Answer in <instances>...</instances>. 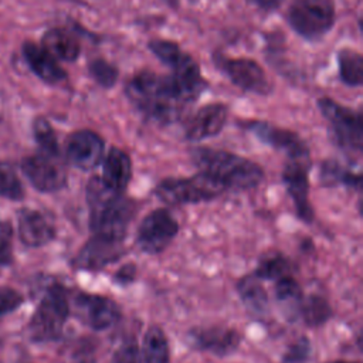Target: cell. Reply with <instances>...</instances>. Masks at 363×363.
<instances>
[{"mask_svg": "<svg viewBox=\"0 0 363 363\" xmlns=\"http://www.w3.org/2000/svg\"><path fill=\"white\" fill-rule=\"evenodd\" d=\"M43 47L54 57L62 61H75L81 47L78 40L64 28H51L43 35Z\"/></svg>", "mask_w": 363, "mask_h": 363, "instance_id": "cell-23", "label": "cell"}, {"mask_svg": "<svg viewBox=\"0 0 363 363\" xmlns=\"http://www.w3.org/2000/svg\"><path fill=\"white\" fill-rule=\"evenodd\" d=\"M227 122V106L224 104H208L200 108L186 126V138L200 142L221 132Z\"/></svg>", "mask_w": 363, "mask_h": 363, "instance_id": "cell-18", "label": "cell"}, {"mask_svg": "<svg viewBox=\"0 0 363 363\" xmlns=\"http://www.w3.org/2000/svg\"><path fill=\"white\" fill-rule=\"evenodd\" d=\"M147 45L163 64L172 68V75L174 78L201 94L206 82L200 74L197 62L190 54L184 52L176 43L167 40H152Z\"/></svg>", "mask_w": 363, "mask_h": 363, "instance_id": "cell-9", "label": "cell"}, {"mask_svg": "<svg viewBox=\"0 0 363 363\" xmlns=\"http://www.w3.org/2000/svg\"><path fill=\"white\" fill-rule=\"evenodd\" d=\"M259 281L261 279L255 275H247L238 281L237 292L251 315L264 318L269 311V301L268 294Z\"/></svg>", "mask_w": 363, "mask_h": 363, "instance_id": "cell-22", "label": "cell"}, {"mask_svg": "<svg viewBox=\"0 0 363 363\" xmlns=\"http://www.w3.org/2000/svg\"><path fill=\"white\" fill-rule=\"evenodd\" d=\"M286 18L301 37L318 40L333 27L335 3L333 0H292Z\"/></svg>", "mask_w": 363, "mask_h": 363, "instance_id": "cell-6", "label": "cell"}, {"mask_svg": "<svg viewBox=\"0 0 363 363\" xmlns=\"http://www.w3.org/2000/svg\"><path fill=\"white\" fill-rule=\"evenodd\" d=\"M123 252V241L92 234V237L78 251L74 264L81 269L98 271L118 261Z\"/></svg>", "mask_w": 363, "mask_h": 363, "instance_id": "cell-15", "label": "cell"}, {"mask_svg": "<svg viewBox=\"0 0 363 363\" xmlns=\"http://www.w3.org/2000/svg\"><path fill=\"white\" fill-rule=\"evenodd\" d=\"M33 132L43 153H47L50 156H60L55 132L47 119L37 118L33 125Z\"/></svg>", "mask_w": 363, "mask_h": 363, "instance_id": "cell-30", "label": "cell"}, {"mask_svg": "<svg viewBox=\"0 0 363 363\" xmlns=\"http://www.w3.org/2000/svg\"><path fill=\"white\" fill-rule=\"evenodd\" d=\"M104 139L89 129L71 133L65 143L67 160L77 169L92 170L104 159Z\"/></svg>", "mask_w": 363, "mask_h": 363, "instance_id": "cell-13", "label": "cell"}, {"mask_svg": "<svg viewBox=\"0 0 363 363\" xmlns=\"http://www.w3.org/2000/svg\"><path fill=\"white\" fill-rule=\"evenodd\" d=\"M330 363H357V362H343V360H337V362H330Z\"/></svg>", "mask_w": 363, "mask_h": 363, "instance_id": "cell-40", "label": "cell"}, {"mask_svg": "<svg viewBox=\"0 0 363 363\" xmlns=\"http://www.w3.org/2000/svg\"><path fill=\"white\" fill-rule=\"evenodd\" d=\"M74 305L78 318L94 330H105L122 316L119 305L102 295L79 292L74 298Z\"/></svg>", "mask_w": 363, "mask_h": 363, "instance_id": "cell-12", "label": "cell"}, {"mask_svg": "<svg viewBox=\"0 0 363 363\" xmlns=\"http://www.w3.org/2000/svg\"><path fill=\"white\" fill-rule=\"evenodd\" d=\"M199 170L220 182L227 190H248L264 179L262 169L252 160L225 150L199 147L191 153Z\"/></svg>", "mask_w": 363, "mask_h": 363, "instance_id": "cell-3", "label": "cell"}, {"mask_svg": "<svg viewBox=\"0 0 363 363\" xmlns=\"http://www.w3.org/2000/svg\"><path fill=\"white\" fill-rule=\"evenodd\" d=\"M292 264L281 252H269L261 257L254 275L259 279H279L291 275Z\"/></svg>", "mask_w": 363, "mask_h": 363, "instance_id": "cell-28", "label": "cell"}, {"mask_svg": "<svg viewBox=\"0 0 363 363\" xmlns=\"http://www.w3.org/2000/svg\"><path fill=\"white\" fill-rule=\"evenodd\" d=\"M225 190L220 182L200 172L193 177L164 179L156 186L155 193L167 204H193L214 200Z\"/></svg>", "mask_w": 363, "mask_h": 363, "instance_id": "cell-5", "label": "cell"}, {"mask_svg": "<svg viewBox=\"0 0 363 363\" xmlns=\"http://www.w3.org/2000/svg\"><path fill=\"white\" fill-rule=\"evenodd\" d=\"M113 363H142V354L135 340L123 342L113 354Z\"/></svg>", "mask_w": 363, "mask_h": 363, "instance_id": "cell-35", "label": "cell"}, {"mask_svg": "<svg viewBox=\"0 0 363 363\" xmlns=\"http://www.w3.org/2000/svg\"><path fill=\"white\" fill-rule=\"evenodd\" d=\"M143 363H170V350L166 333L160 326L152 325L143 335Z\"/></svg>", "mask_w": 363, "mask_h": 363, "instance_id": "cell-25", "label": "cell"}, {"mask_svg": "<svg viewBox=\"0 0 363 363\" xmlns=\"http://www.w3.org/2000/svg\"><path fill=\"white\" fill-rule=\"evenodd\" d=\"M309 162L288 160L282 172V180L291 196L298 217L305 223H312L313 210L309 201Z\"/></svg>", "mask_w": 363, "mask_h": 363, "instance_id": "cell-17", "label": "cell"}, {"mask_svg": "<svg viewBox=\"0 0 363 363\" xmlns=\"http://www.w3.org/2000/svg\"><path fill=\"white\" fill-rule=\"evenodd\" d=\"M191 347L224 357L234 353L241 343V333L227 326H200L189 332Z\"/></svg>", "mask_w": 363, "mask_h": 363, "instance_id": "cell-14", "label": "cell"}, {"mask_svg": "<svg viewBox=\"0 0 363 363\" xmlns=\"http://www.w3.org/2000/svg\"><path fill=\"white\" fill-rule=\"evenodd\" d=\"M89 227L92 234L123 241L129 224L136 214V203L125 193L115 191L101 176H94L86 184Z\"/></svg>", "mask_w": 363, "mask_h": 363, "instance_id": "cell-2", "label": "cell"}, {"mask_svg": "<svg viewBox=\"0 0 363 363\" xmlns=\"http://www.w3.org/2000/svg\"><path fill=\"white\" fill-rule=\"evenodd\" d=\"M214 62L225 72L231 82L244 91L258 95L271 92L272 85L259 64L250 58H225L217 57Z\"/></svg>", "mask_w": 363, "mask_h": 363, "instance_id": "cell-11", "label": "cell"}, {"mask_svg": "<svg viewBox=\"0 0 363 363\" xmlns=\"http://www.w3.org/2000/svg\"><path fill=\"white\" fill-rule=\"evenodd\" d=\"M89 74L104 88H111L118 79V69L104 58H95L89 62Z\"/></svg>", "mask_w": 363, "mask_h": 363, "instance_id": "cell-32", "label": "cell"}, {"mask_svg": "<svg viewBox=\"0 0 363 363\" xmlns=\"http://www.w3.org/2000/svg\"><path fill=\"white\" fill-rule=\"evenodd\" d=\"M23 302V296L11 288H0V318L17 309Z\"/></svg>", "mask_w": 363, "mask_h": 363, "instance_id": "cell-36", "label": "cell"}, {"mask_svg": "<svg viewBox=\"0 0 363 363\" xmlns=\"http://www.w3.org/2000/svg\"><path fill=\"white\" fill-rule=\"evenodd\" d=\"M23 55L33 72L48 84H57L65 79V71L58 65L55 58L43 47L31 41L23 44Z\"/></svg>", "mask_w": 363, "mask_h": 363, "instance_id": "cell-20", "label": "cell"}, {"mask_svg": "<svg viewBox=\"0 0 363 363\" xmlns=\"http://www.w3.org/2000/svg\"><path fill=\"white\" fill-rule=\"evenodd\" d=\"M126 96L149 121L160 125L173 123L186 112L200 92L184 85L173 75L142 71L126 85Z\"/></svg>", "mask_w": 363, "mask_h": 363, "instance_id": "cell-1", "label": "cell"}, {"mask_svg": "<svg viewBox=\"0 0 363 363\" xmlns=\"http://www.w3.org/2000/svg\"><path fill=\"white\" fill-rule=\"evenodd\" d=\"M169 6H173V7H176L177 6V0H164Z\"/></svg>", "mask_w": 363, "mask_h": 363, "instance_id": "cell-39", "label": "cell"}, {"mask_svg": "<svg viewBox=\"0 0 363 363\" xmlns=\"http://www.w3.org/2000/svg\"><path fill=\"white\" fill-rule=\"evenodd\" d=\"M101 179L115 191L125 193L132 179V160L129 155L119 147H111L104 160Z\"/></svg>", "mask_w": 363, "mask_h": 363, "instance_id": "cell-21", "label": "cell"}, {"mask_svg": "<svg viewBox=\"0 0 363 363\" xmlns=\"http://www.w3.org/2000/svg\"><path fill=\"white\" fill-rule=\"evenodd\" d=\"M252 4H255L258 9L265 10V11H271L278 9L284 0H250Z\"/></svg>", "mask_w": 363, "mask_h": 363, "instance_id": "cell-38", "label": "cell"}, {"mask_svg": "<svg viewBox=\"0 0 363 363\" xmlns=\"http://www.w3.org/2000/svg\"><path fill=\"white\" fill-rule=\"evenodd\" d=\"M23 196L24 189L14 169L7 163H0V197L20 200Z\"/></svg>", "mask_w": 363, "mask_h": 363, "instance_id": "cell-31", "label": "cell"}, {"mask_svg": "<svg viewBox=\"0 0 363 363\" xmlns=\"http://www.w3.org/2000/svg\"><path fill=\"white\" fill-rule=\"evenodd\" d=\"M21 169L30 183L40 191L51 193L62 189L67 183V173L58 156L37 153L23 159Z\"/></svg>", "mask_w": 363, "mask_h": 363, "instance_id": "cell-10", "label": "cell"}, {"mask_svg": "<svg viewBox=\"0 0 363 363\" xmlns=\"http://www.w3.org/2000/svg\"><path fill=\"white\" fill-rule=\"evenodd\" d=\"M69 315V302L61 285H51L43 295L28 322V335L35 342H51L61 336Z\"/></svg>", "mask_w": 363, "mask_h": 363, "instance_id": "cell-4", "label": "cell"}, {"mask_svg": "<svg viewBox=\"0 0 363 363\" xmlns=\"http://www.w3.org/2000/svg\"><path fill=\"white\" fill-rule=\"evenodd\" d=\"M309 340L306 337L296 339L285 352L282 363H305L309 357Z\"/></svg>", "mask_w": 363, "mask_h": 363, "instance_id": "cell-33", "label": "cell"}, {"mask_svg": "<svg viewBox=\"0 0 363 363\" xmlns=\"http://www.w3.org/2000/svg\"><path fill=\"white\" fill-rule=\"evenodd\" d=\"M248 129L264 143L282 150L288 160L309 162V150L305 142L294 132L277 128L267 122H250Z\"/></svg>", "mask_w": 363, "mask_h": 363, "instance_id": "cell-16", "label": "cell"}, {"mask_svg": "<svg viewBox=\"0 0 363 363\" xmlns=\"http://www.w3.org/2000/svg\"><path fill=\"white\" fill-rule=\"evenodd\" d=\"M337 62H339V75L345 84L350 86L362 85L363 57L360 52L350 48H343L337 54Z\"/></svg>", "mask_w": 363, "mask_h": 363, "instance_id": "cell-26", "label": "cell"}, {"mask_svg": "<svg viewBox=\"0 0 363 363\" xmlns=\"http://www.w3.org/2000/svg\"><path fill=\"white\" fill-rule=\"evenodd\" d=\"M13 258V227L9 221H0V264L7 265Z\"/></svg>", "mask_w": 363, "mask_h": 363, "instance_id": "cell-34", "label": "cell"}, {"mask_svg": "<svg viewBox=\"0 0 363 363\" xmlns=\"http://www.w3.org/2000/svg\"><path fill=\"white\" fill-rule=\"evenodd\" d=\"M179 233V223L166 208L150 211L139 224L136 234L138 247L146 254L163 252Z\"/></svg>", "mask_w": 363, "mask_h": 363, "instance_id": "cell-8", "label": "cell"}, {"mask_svg": "<svg viewBox=\"0 0 363 363\" xmlns=\"http://www.w3.org/2000/svg\"><path fill=\"white\" fill-rule=\"evenodd\" d=\"M318 106L330 125L332 133L340 147L360 153L363 146L362 115L339 105L330 98H320Z\"/></svg>", "mask_w": 363, "mask_h": 363, "instance_id": "cell-7", "label": "cell"}, {"mask_svg": "<svg viewBox=\"0 0 363 363\" xmlns=\"http://www.w3.org/2000/svg\"><path fill=\"white\" fill-rule=\"evenodd\" d=\"M136 278V265L135 264H125L122 265L113 275V281L121 285V286H126L129 284H132Z\"/></svg>", "mask_w": 363, "mask_h": 363, "instance_id": "cell-37", "label": "cell"}, {"mask_svg": "<svg viewBox=\"0 0 363 363\" xmlns=\"http://www.w3.org/2000/svg\"><path fill=\"white\" fill-rule=\"evenodd\" d=\"M330 316V305L323 296L316 294L308 295L306 298L303 296L299 318H302L308 326H320L326 323Z\"/></svg>", "mask_w": 363, "mask_h": 363, "instance_id": "cell-27", "label": "cell"}, {"mask_svg": "<svg viewBox=\"0 0 363 363\" xmlns=\"http://www.w3.org/2000/svg\"><path fill=\"white\" fill-rule=\"evenodd\" d=\"M18 237L28 247H41L54 240L55 227L44 213L23 208L18 213Z\"/></svg>", "mask_w": 363, "mask_h": 363, "instance_id": "cell-19", "label": "cell"}, {"mask_svg": "<svg viewBox=\"0 0 363 363\" xmlns=\"http://www.w3.org/2000/svg\"><path fill=\"white\" fill-rule=\"evenodd\" d=\"M275 298L286 319L296 320L299 318L303 294L295 278L286 275L277 279Z\"/></svg>", "mask_w": 363, "mask_h": 363, "instance_id": "cell-24", "label": "cell"}, {"mask_svg": "<svg viewBox=\"0 0 363 363\" xmlns=\"http://www.w3.org/2000/svg\"><path fill=\"white\" fill-rule=\"evenodd\" d=\"M320 179H322V183L326 186H335L337 183H345L349 187H356V189L360 187V182H362L360 174L347 172V170L342 169L339 166V163L332 162V160L325 162L322 164Z\"/></svg>", "mask_w": 363, "mask_h": 363, "instance_id": "cell-29", "label": "cell"}]
</instances>
